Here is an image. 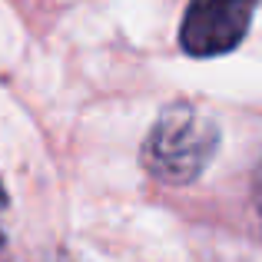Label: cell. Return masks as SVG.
<instances>
[{
  "mask_svg": "<svg viewBox=\"0 0 262 262\" xmlns=\"http://www.w3.org/2000/svg\"><path fill=\"white\" fill-rule=\"evenodd\" d=\"M219 153V126L192 103H169L143 140V169L163 186H189Z\"/></svg>",
  "mask_w": 262,
  "mask_h": 262,
  "instance_id": "6da1fadb",
  "label": "cell"
},
{
  "mask_svg": "<svg viewBox=\"0 0 262 262\" xmlns=\"http://www.w3.org/2000/svg\"><path fill=\"white\" fill-rule=\"evenodd\" d=\"M259 0H189L179 24V47L196 60L236 50L249 33Z\"/></svg>",
  "mask_w": 262,
  "mask_h": 262,
  "instance_id": "7a4b0ae2",
  "label": "cell"
},
{
  "mask_svg": "<svg viewBox=\"0 0 262 262\" xmlns=\"http://www.w3.org/2000/svg\"><path fill=\"white\" fill-rule=\"evenodd\" d=\"M252 209H256V219L262 226V160L252 169Z\"/></svg>",
  "mask_w": 262,
  "mask_h": 262,
  "instance_id": "3957f363",
  "label": "cell"
}]
</instances>
